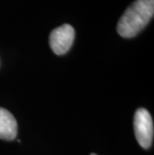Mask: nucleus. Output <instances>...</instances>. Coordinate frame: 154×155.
Returning a JSON list of instances; mask_svg holds the SVG:
<instances>
[{
    "mask_svg": "<svg viewBox=\"0 0 154 155\" xmlns=\"http://www.w3.org/2000/svg\"><path fill=\"white\" fill-rule=\"evenodd\" d=\"M154 14V0H135L117 23L116 30L124 38L136 36L148 24Z\"/></svg>",
    "mask_w": 154,
    "mask_h": 155,
    "instance_id": "obj_1",
    "label": "nucleus"
},
{
    "mask_svg": "<svg viewBox=\"0 0 154 155\" xmlns=\"http://www.w3.org/2000/svg\"><path fill=\"white\" fill-rule=\"evenodd\" d=\"M91 155H96V154H94V153H92V154H91Z\"/></svg>",
    "mask_w": 154,
    "mask_h": 155,
    "instance_id": "obj_5",
    "label": "nucleus"
},
{
    "mask_svg": "<svg viewBox=\"0 0 154 155\" xmlns=\"http://www.w3.org/2000/svg\"><path fill=\"white\" fill-rule=\"evenodd\" d=\"M75 37V30L69 24H63L52 30L49 36V44L52 51L63 55L71 48Z\"/></svg>",
    "mask_w": 154,
    "mask_h": 155,
    "instance_id": "obj_3",
    "label": "nucleus"
},
{
    "mask_svg": "<svg viewBox=\"0 0 154 155\" xmlns=\"http://www.w3.org/2000/svg\"><path fill=\"white\" fill-rule=\"evenodd\" d=\"M17 135V122L14 116L0 107V139L13 140Z\"/></svg>",
    "mask_w": 154,
    "mask_h": 155,
    "instance_id": "obj_4",
    "label": "nucleus"
},
{
    "mask_svg": "<svg viewBox=\"0 0 154 155\" xmlns=\"http://www.w3.org/2000/svg\"><path fill=\"white\" fill-rule=\"evenodd\" d=\"M134 132L139 145L145 149L152 145L154 128L151 115L145 108H139L135 112L133 120Z\"/></svg>",
    "mask_w": 154,
    "mask_h": 155,
    "instance_id": "obj_2",
    "label": "nucleus"
}]
</instances>
